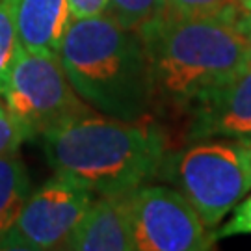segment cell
I'll return each mask as SVG.
<instances>
[{"instance_id": "6da1fadb", "label": "cell", "mask_w": 251, "mask_h": 251, "mask_svg": "<svg viewBox=\"0 0 251 251\" xmlns=\"http://www.w3.org/2000/svg\"><path fill=\"white\" fill-rule=\"evenodd\" d=\"M43 151L56 175L99 196L132 194L160 171L164 136L149 119L112 116L67 119L45 130Z\"/></svg>"}, {"instance_id": "7a4b0ae2", "label": "cell", "mask_w": 251, "mask_h": 251, "mask_svg": "<svg viewBox=\"0 0 251 251\" xmlns=\"http://www.w3.org/2000/svg\"><path fill=\"white\" fill-rule=\"evenodd\" d=\"M149 60L152 97L194 106L251 62V41L233 21L162 15L138 32Z\"/></svg>"}, {"instance_id": "3957f363", "label": "cell", "mask_w": 251, "mask_h": 251, "mask_svg": "<svg viewBox=\"0 0 251 251\" xmlns=\"http://www.w3.org/2000/svg\"><path fill=\"white\" fill-rule=\"evenodd\" d=\"M60 62L75 91L112 117H145L152 100L149 60L142 36L116 19H75L60 49Z\"/></svg>"}, {"instance_id": "277c9868", "label": "cell", "mask_w": 251, "mask_h": 251, "mask_svg": "<svg viewBox=\"0 0 251 251\" xmlns=\"http://www.w3.org/2000/svg\"><path fill=\"white\" fill-rule=\"evenodd\" d=\"M160 170L177 184L206 227H214L251 190V158L242 140L201 142L162 160Z\"/></svg>"}, {"instance_id": "5b68a950", "label": "cell", "mask_w": 251, "mask_h": 251, "mask_svg": "<svg viewBox=\"0 0 251 251\" xmlns=\"http://www.w3.org/2000/svg\"><path fill=\"white\" fill-rule=\"evenodd\" d=\"M2 97L26 140L67 119L90 114V104L78 99L60 56L30 52L21 45L13 56Z\"/></svg>"}, {"instance_id": "8992f818", "label": "cell", "mask_w": 251, "mask_h": 251, "mask_svg": "<svg viewBox=\"0 0 251 251\" xmlns=\"http://www.w3.org/2000/svg\"><path fill=\"white\" fill-rule=\"evenodd\" d=\"M91 194L62 175L49 179L30 194L17 222L0 238V250H65L90 208Z\"/></svg>"}, {"instance_id": "52a82bcc", "label": "cell", "mask_w": 251, "mask_h": 251, "mask_svg": "<svg viewBox=\"0 0 251 251\" xmlns=\"http://www.w3.org/2000/svg\"><path fill=\"white\" fill-rule=\"evenodd\" d=\"M134 248L140 251H205L216 234L188 199L166 186H140L130 194Z\"/></svg>"}, {"instance_id": "ba28073f", "label": "cell", "mask_w": 251, "mask_h": 251, "mask_svg": "<svg viewBox=\"0 0 251 251\" xmlns=\"http://www.w3.org/2000/svg\"><path fill=\"white\" fill-rule=\"evenodd\" d=\"M192 138L251 136V62L234 78L194 104Z\"/></svg>"}, {"instance_id": "9c48e42d", "label": "cell", "mask_w": 251, "mask_h": 251, "mask_svg": "<svg viewBox=\"0 0 251 251\" xmlns=\"http://www.w3.org/2000/svg\"><path fill=\"white\" fill-rule=\"evenodd\" d=\"M65 250L75 251H132L130 194L100 196L91 201L86 216L71 234Z\"/></svg>"}, {"instance_id": "30bf717a", "label": "cell", "mask_w": 251, "mask_h": 251, "mask_svg": "<svg viewBox=\"0 0 251 251\" xmlns=\"http://www.w3.org/2000/svg\"><path fill=\"white\" fill-rule=\"evenodd\" d=\"M17 41L30 52L60 56L71 26L67 0H11Z\"/></svg>"}, {"instance_id": "8fae6325", "label": "cell", "mask_w": 251, "mask_h": 251, "mask_svg": "<svg viewBox=\"0 0 251 251\" xmlns=\"http://www.w3.org/2000/svg\"><path fill=\"white\" fill-rule=\"evenodd\" d=\"M30 194V175L17 151L0 154V238L17 222Z\"/></svg>"}, {"instance_id": "7c38bea8", "label": "cell", "mask_w": 251, "mask_h": 251, "mask_svg": "<svg viewBox=\"0 0 251 251\" xmlns=\"http://www.w3.org/2000/svg\"><path fill=\"white\" fill-rule=\"evenodd\" d=\"M242 0H166V15L182 19H224L236 23Z\"/></svg>"}, {"instance_id": "4fadbf2b", "label": "cell", "mask_w": 251, "mask_h": 251, "mask_svg": "<svg viewBox=\"0 0 251 251\" xmlns=\"http://www.w3.org/2000/svg\"><path fill=\"white\" fill-rule=\"evenodd\" d=\"M110 6L121 26L140 32L164 15L166 0H110Z\"/></svg>"}, {"instance_id": "5bb4252c", "label": "cell", "mask_w": 251, "mask_h": 251, "mask_svg": "<svg viewBox=\"0 0 251 251\" xmlns=\"http://www.w3.org/2000/svg\"><path fill=\"white\" fill-rule=\"evenodd\" d=\"M19 47L11 0H0V95L8 80L11 62Z\"/></svg>"}, {"instance_id": "9a60e30c", "label": "cell", "mask_w": 251, "mask_h": 251, "mask_svg": "<svg viewBox=\"0 0 251 251\" xmlns=\"http://www.w3.org/2000/svg\"><path fill=\"white\" fill-rule=\"evenodd\" d=\"M26 140L23 128L15 123V119L9 116L8 110L4 108L0 112V154L4 152L17 151L19 145Z\"/></svg>"}, {"instance_id": "2e32d148", "label": "cell", "mask_w": 251, "mask_h": 251, "mask_svg": "<svg viewBox=\"0 0 251 251\" xmlns=\"http://www.w3.org/2000/svg\"><path fill=\"white\" fill-rule=\"evenodd\" d=\"M231 234H251V196L236 206L233 220L220 231L218 238L231 236Z\"/></svg>"}, {"instance_id": "e0dca14e", "label": "cell", "mask_w": 251, "mask_h": 251, "mask_svg": "<svg viewBox=\"0 0 251 251\" xmlns=\"http://www.w3.org/2000/svg\"><path fill=\"white\" fill-rule=\"evenodd\" d=\"M73 19L99 17L106 11L110 0H67Z\"/></svg>"}, {"instance_id": "ac0fdd59", "label": "cell", "mask_w": 251, "mask_h": 251, "mask_svg": "<svg viewBox=\"0 0 251 251\" xmlns=\"http://www.w3.org/2000/svg\"><path fill=\"white\" fill-rule=\"evenodd\" d=\"M236 25H238V28L244 32V36L251 41V11H250V9H246L242 15L238 17Z\"/></svg>"}, {"instance_id": "d6986e66", "label": "cell", "mask_w": 251, "mask_h": 251, "mask_svg": "<svg viewBox=\"0 0 251 251\" xmlns=\"http://www.w3.org/2000/svg\"><path fill=\"white\" fill-rule=\"evenodd\" d=\"M244 145H246V149H248V152H250V158H251V136H248V138H242Z\"/></svg>"}, {"instance_id": "ffe728a7", "label": "cell", "mask_w": 251, "mask_h": 251, "mask_svg": "<svg viewBox=\"0 0 251 251\" xmlns=\"http://www.w3.org/2000/svg\"><path fill=\"white\" fill-rule=\"evenodd\" d=\"M242 4H244V9H250L251 11V0H242Z\"/></svg>"}, {"instance_id": "44dd1931", "label": "cell", "mask_w": 251, "mask_h": 251, "mask_svg": "<svg viewBox=\"0 0 251 251\" xmlns=\"http://www.w3.org/2000/svg\"><path fill=\"white\" fill-rule=\"evenodd\" d=\"M2 110H4V106H2V102H0V112H2Z\"/></svg>"}]
</instances>
